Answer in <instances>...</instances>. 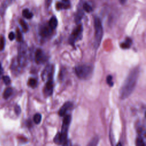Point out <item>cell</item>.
Here are the masks:
<instances>
[{
	"instance_id": "1",
	"label": "cell",
	"mask_w": 146,
	"mask_h": 146,
	"mask_svg": "<svg viewBox=\"0 0 146 146\" xmlns=\"http://www.w3.org/2000/svg\"><path fill=\"white\" fill-rule=\"evenodd\" d=\"M139 72L138 67L133 68L129 72L120 91V97L121 99L128 98L133 92L137 82Z\"/></svg>"
},
{
	"instance_id": "2",
	"label": "cell",
	"mask_w": 146,
	"mask_h": 146,
	"mask_svg": "<svg viewBox=\"0 0 146 146\" xmlns=\"http://www.w3.org/2000/svg\"><path fill=\"white\" fill-rule=\"evenodd\" d=\"M94 29H95V36H94V47L97 49L102 42L103 35V29L102 22L99 18L94 17Z\"/></svg>"
},
{
	"instance_id": "3",
	"label": "cell",
	"mask_w": 146,
	"mask_h": 146,
	"mask_svg": "<svg viewBox=\"0 0 146 146\" xmlns=\"http://www.w3.org/2000/svg\"><path fill=\"white\" fill-rule=\"evenodd\" d=\"M75 72L76 76L81 79L89 78L93 72V66L88 64H84L76 66L75 68Z\"/></svg>"
},
{
	"instance_id": "4",
	"label": "cell",
	"mask_w": 146,
	"mask_h": 146,
	"mask_svg": "<svg viewBox=\"0 0 146 146\" xmlns=\"http://www.w3.org/2000/svg\"><path fill=\"white\" fill-rule=\"evenodd\" d=\"M27 45L23 42H21L18 47V63L21 67H24L27 62Z\"/></svg>"
},
{
	"instance_id": "5",
	"label": "cell",
	"mask_w": 146,
	"mask_h": 146,
	"mask_svg": "<svg viewBox=\"0 0 146 146\" xmlns=\"http://www.w3.org/2000/svg\"><path fill=\"white\" fill-rule=\"evenodd\" d=\"M83 32V26L81 24L78 25L76 28L72 31V33L71 34L68 42L72 46H74L75 42L79 39L82 38Z\"/></svg>"
},
{
	"instance_id": "6",
	"label": "cell",
	"mask_w": 146,
	"mask_h": 146,
	"mask_svg": "<svg viewBox=\"0 0 146 146\" xmlns=\"http://www.w3.org/2000/svg\"><path fill=\"white\" fill-rule=\"evenodd\" d=\"M71 117L69 115H67L64 116V119L63 120V124H62V130L60 132V135L63 141V143L67 139V131L71 122Z\"/></svg>"
},
{
	"instance_id": "7",
	"label": "cell",
	"mask_w": 146,
	"mask_h": 146,
	"mask_svg": "<svg viewBox=\"0 0 146 146\" xmlns=\"http://www.w3.org/2000/svg\"><path fill=\"white\" fill-rule=\"evenodd\" d=\"M52 30L48 25H42L39 28V35L42 39H47L52 33Z\"/></svg>"
},
{
	"instance_id": "8",
	"label": "cell",
	"mask_w": 146,
	"mask_h": 146,
	"mask_svg": "<svg viewBox=\"0 0 146 146\" xmlns=\"http://www.w3.org/2000/svg\"><path fill=\"white\" fill-rule=\"evenodd\" d=\"M46 82L43 89V92L46 96H48L52 94L53 91V76L48 78Z\"/></svg>"
},
{
	"instance_id": "9",
	"label": "cell",
	"mask_w": 146,
	"mask_h": 146,
	"mask_svg": "<svg viewBox=\"0 0 146 146\" xmlns=\"http://www.w3.org/2000/svg\"><path fill=\"white\" fill-rule=\"evenodd\" d=\"M35 61L37 64H43L47 60V56L43 50L38 49L35 52Z\"/></svg>"
},
{
	"instance_id": "10",
	"label": "cell",
	"mask_w": 146,
	"mask_h": 146,
	"mask_svg": "<svg viewBox=\"0 0 146 146\" xmlns=\"http://www.w3.org/2000/svg\"><path fill=\"white\" fill-rule=\"evenodd\" d=\"M54 74V66L51 64L47 65L43 70L42 73V78L43 81H46L48 78L52 76Z\"/></svg>"
},
{
	"instance_id": "11",
	"label": "cell",
	"mask_w": 146,
	"mask_h": 146,
	"mask_svg": "<svg viewBox=\"0 0 146 146\" xmlns=\"http://www.w3.org/2000/svg\"><path fill=\"white\" fill-rule=\"evenodd\" d=\"M72 106V104L68 102L65 103L60 108V110H59V115L60 116H63L64 115V114L66 113L67 110Z\"/></svg>"
},
{
	"instance_id": "12",
	"label": "cell",
	"mask_w": 146,
	"mask_h": 146,
	"mask_svg": "<svg viewBox=\"0 0 146 146\" xmlns=\"http://www.w3.org/2000/svg\"><path fill=\"white\" fill-rule=\"evenodd\" d=\"M132 43V41L131 39V38H127L123 42L121 43L120 46L123 49H127L131 47Z\"/></svg>"
},
{
	"instance_id": "13",
	"label": "cell",
	"mask_w": 146,
	"mask_h": 146,
	"mask_svg": "<svg viewBox=\"0 0 146 146\" xmlns=\"http://www.w3.org/2000/svg\"><path fill=\"white\" fill-rule=\"evenodd\" d=\"M48 25L52 30H54L57 27V25H58V20L56 18L55 16H52L50 18Z\"/></svg>"
},
{
	"instance_id": "14",
	"label": "cell",
	"mask_w": 146,
	"mask_h": 146,
	"mask_svg": "<svg viewBox=\"0 0 146 146\" xmlns=\"http://www.w3.org/2000/svg\"><path fill=\"white\" fill-rule=\"evenodd\" d=\"M56 9L58 10H62V9H68L70 6V3H66L64 2H58L56 4Z\"/></svg>"
},
{
	"instance_id": "15",
	"label": "cell",
	"mask_w": 146,
	"mask_h": 146,
	"mask_svg": "<svg viewBox=\"0 0 146 146\" xmlns=\"http://www.w3.org/2000/svg\"><path fill=\"white\" fill-rule=\"evenodd\" d=\"M22 15L26 19H31L33 17V14L28 9H25L22 11Z\"/></svg>"
},
{
	"instance_id": "16",
	"label": "cell",
	"mask_w": 146,
	"mask_h": 146,
	"mask_svg": "<svg viewBox=\"0 0 146 146\" xmlns=\"http://www.w3.org/2000/svg\"><path fill=\"white\" fill-rule=\"evenodd\" d=\"M13 93V90L10 87H8L3 92V97L5 99H8L10 96Z\"/></svg>"
},
{
	"instance_id": "17",
	"label": "cell",
	"mask_w": 146,
	"mask_h": 146,
	"mask_svg": "<svg viewBox=\"0 0 146 146\" xmlns=\"http://www.w3.org/2000/svg\"><path fill=\"white\" fill-rule=\"evenodd\" d=\"M83 10H78L77 12H76V14L75 15V22L78 23L80 21V20L82 19V18L83 17Z\"/></svg>"
},
{
	"instance_id": "18",
	"label": "cell",
	"mask_w": 146,
	"mask_h": 146,
	"mask_svg": "<svg viewBox=\"0 0 146 146\" xmlns=\"http://www.w3.org/2000/svg\"><path fill=\"white\" fill-rule=\"evenodd\" d=\"M16 40H17V42L20 43L22 42L23 41V36H22V33L18 28H17L16 30Z\"/></svg>"
},
{
	"instance_id": "19",
	"label": "cell",
	"mask_w": 146,
	"mask_h": 146,
	"mask_svg": "<svg viewBox=\"0 0 146 146\" xmlns=\"http://www.w3.org/2000/svg\"><path fill=\"white\" fill-rule=\"evenodd\" d=\"M54 141L55 143L57 144H63V141H62V137H61V135H60V133H58L54 139Z\"/></svg>"
},
{
	"instance_id": "20",
	"label": "cell",
	"mask_w": 146,
	"mask_h": 146,
	"mask_svg": "<svg viewBox=\"0 0 146 146\" xmlns=\"http://www.w3.org/2000/svg\"><path fill=\"white\" fill-rule=\"evenodd\" d=\"M19 23L21 25V26L22 27V29L23 31L25 32V33L27 32L28 31L29 27H28V26H27V24L26 23V22L23 19H20Z\"/></svg>"
},
{
	"instance_id": "21",
	"label": "cell",
	"mask_w": 146,
	"mask_h": 146,
	"mask_svg": "<svg viewBox=\"0 0 146 146\" xmlns=\"http://www.w3.org/2000/svg\"><path fill=\"white\" fill-rule=\"evenodd\" d=\"M28 85L31 88H35L37 86V81L34 78H30L28 81Z\"/></svg>"
},
{
	"instance_id": "22",
	"label": "cell",
	"mask_w": 146,
	"mask_h": 146,
	"mask_svg": "<svg viewBox=\"0 0 146 146\" xmlns=\"http://www.w3.org/2000/svg\"><path fill=\"white\" fill-rule=\"evenodd\" d=\"M99 141V139L97 137H95L91 140L87 146H97Z\"/></svg>"
},
{
	"instance_id": "23",
	"label": "cell",
	"mask_w": 146,
	"mask_h": 146,
	"mask_svg": "<svg viewBox=\"0 0 146 146\" xmlns=\"http://www.w3.org/2000/svg\"><path fill=\"white\" fill-rule=\"evenodd\" d=\"M136 146H145V143L143 139L139 136L136 140Z\"/></svg>"
},
{
	"instance_id": "24",
	"label": "cell",
	"mask_w": 146,
	"mask_h": 146,
	"mask_svg": "<svg viewBox=\"0 0 146 146\" xmlns=\"http://www.w3.org/2000/svg\"><path fill=\"white\" fill-rule=\"evenodd\" d=\"M83 8L84 11H86L87 13H90L92 11V6L89 5L88 3H84L83 5Z\"/></svg>"
},
{
	"instance_id": "25",
	"label": "cell",
	"mask_w": 146,
	"mask_h": 146,
	"mask_svg": "<svg viewBox=\"0 0 146 146\" xmlns=\"http://www.w3.org/2000/svg\"><path fill=\"white\" fill-rule=\"evenodd\" d=\"M42 116L40 113H36L34 116V121L36 124H39L41 121Z\"/></svg>"
},
{
	"instance_id": "26",
	"label": "cell",
	"mask_w": 146,
	"mask_h": 146,
	"mask_svg": "<svg viewBox=\"0 0 146 146\" xmlns=\"http://www.w3.org/2000/svg\"><path fill=\"white\" fill-rule=\"evenodd\" d=\"M106 82H107V83L108 84V86H110L111 87H112L113 85V82L112 80V76L111 75H109L107 76Z\"/></svg>"
},
{
	"instance_id": "27",
	"label": "cell",
	"mask_w": 146,
	"mask_h": 146,
	"mask_svg": "<svg viewBox=\"0 0 146 146\" xmlns=\"http://www.w3.org/2000/svg\"><path fill=\"white\" fill-rule=\"evenodd\" d=\"M5 38L3 36H0V50L2 51L4 49L5 47Z\"/></svg>"
},
{
	"instance_id": "28",
	"label": "cell",
	"mask_w": 146,
	"mask_h": 146,
	"mask_svg": "<svg viewBox=\"0 0 146 146\" xmlns=\"http://www.w3.org/2000/svg\"><path fill=\"white\" fill-rule=\"evenodd\" d=\"M2 79L3 82L5 83L6 85H9L11 83L10 78L8 76H2Z\"/></svg>"
},
{
	"instance_id": "29",
	"label": "cell",
	"mask_w": 146,
	"mask_h": 146,
	"mask_svg": "<svg viewBox=\"0 0 146 146\" xmlns=\"http://www.w3.org/2000/svg\"><path fill=\"white\" fill-rule=\"evenodd\" d=\"M14 111H15V112L17 114V115H19L20 113H21V108L19 106H15V107H14Z\"/></svg>"
},
{
	"instance_id": "30",
	"label": "cell",
	"mask_w": 146,
	"mask_h": 146,
	"mask_svg": "<svg viewBox=\"0 0 146 146\" xmlns=\"http://www.w3.org/2000/svg\"><path fill=\"white\" fill-rule=\"evenodd\" d=\"M15 37V35L14 34V33L13 32H10L9 34V39L10 40H13L14 39Z\"/></svg>"
},
{
	"instance_id": "31",
	"label": "cell",
	"mask_w": 146,
	"mask_h": 146,
	"mask_svg": "<svg viewBox=\"0 0 146 146\" xmlns=\"http://www.w3.org/2000/svg\"><path fill=\"white\" fill-rule=\"evenodd\" d=\"M62 144H63V146H72L70 140L68 139H67Z\"/></svg>"
},
{
	"instance_id": "32",
	"label": "cell",
	"mask_w": 146,
	"mask_h": 146,
	"mask_svg": "<svg viewBox=\"0 0 146 146\" xmlns=\"http://www.w3.org/2000/svg\"><path fill=\"white\" fill-rule=\"evenodd\" d=\"M51 2H52V0H45V5L47 8L49 7V6L51 3Z\"/></svg>"
},
{
	"instance_id": "33",
	"label": "cell",
	"mask_w": 146,
	"mask_h": 146,
	"mask_svg": "<svg viewBox=\"0 0 146 146\" xmlns=\"http://www.w3.org/2000/svg\"><path fill=\"white\" fill-rule=\"evenodd\" d=\"M2 74H3V69H2V67L1 66V64L0 63V79H1V76H2Z\"/></svg>"
},
{
	"instance_id": "34",
	"label": "cell",
	"mask_w": 146,
	"mask_h": 146,
	"mask_svg": "<svg viewBox=\"0 0 146 146\" xmlns=\"http://www.w3.org/2000/svg\"><path fill=\"white\" fill-rule=\"evenodd\" d=\"M127 0H120V3H121V4H124V3H125V2H127Z\"/></svg>"
},
{
	"instance_id": "35",
	"label": "cell",
	"mask_w": 146,
	"mask_h": 146,
	"mask_svg": "<svg viewBox=\"0 0 146 146\" xmlns=\"http://www.w3.org/2000/svg\"><path fill=\"white\" fill-rule=\"evenodd\" d=\"M62 2H66V3H70V1L69 0H62Z\"/></svg>"
},
{
	"instance_id": "36",
	"label": "cell",
	"mask_w": 146,
	"mask_h": 146,
	"mask_svg": "<svg viewBox=\"0 0 146 146\" xmlns=\"http://www.w3.org/2000/svg\"><path fill=\"white\" fill-rule=\"evenodd\" d=\"M116 146H121V144L120 143H119L116 145Z\"/></svg>"
},
{
	"instance_id": "37",
	"label": "cell",
	"mask_w": 146,
	"mask_h": 146,
	"mask_svg": "<svg viewBox=\"0 0 146 146\" xmlns=\"http://www.w3.org/2000/svg\"><path fill=\"white\" fill-rule=\"evenodd\" d=\"M74 146H78V145H74Z\"/></svg>"
}]
</instances>
